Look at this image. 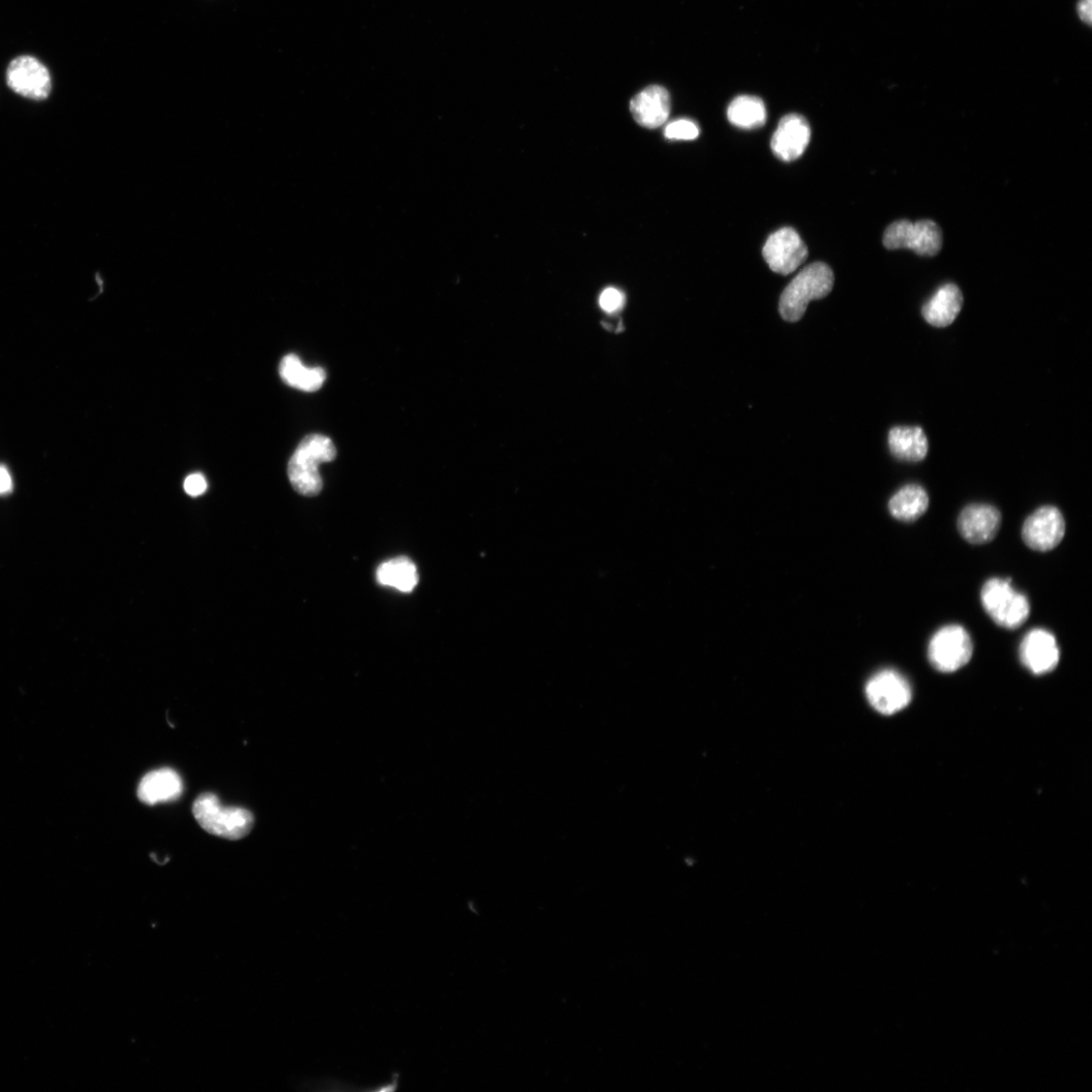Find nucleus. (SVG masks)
I'll return each mask as SVG.
<instances>
[{"mask_svg": "<svg viewBox=\"0 0 1092 1092\" xmlns=\"http://www.w3.org/2000/svg\"><path fill=\"white\" fill-rule=\"evenodd\" d=\"M337 454L336 445L327 436L312 434L303 438L288 467L293 488L302 496H317L323 488L319 466L336 460Z\"/></svg>", "mask_w": 1092, "mask_h": 1092, "instance_id": "1", "label": "nucleus"}, {"mask_svg": "<svg viewBox=\"0 0 1092 1092\" xmlns=\"http://www.w3.org/2000/svg\"><path fill=\"white\" fill-rule=\"evenodd\" d=\"M834 272L829 265L815 262L805 267L784 290L779 302L782 318L788 322L799 321L814 299L827 296L833 290Z\"/></svg>", "mask_w": 1092, "mask_h": 1092, "instance_id": "2", "label": "nucleus"}, {"mask_svg": "<svg viewBox=\"0 0 1092 1092\" xmlns=\"http://www.w3.org/2000/svg\"><path fill=\"white\" fill-rule=\"evenodd\" d=\"M193 813L206 833L231 841L246 838L254 825V816L250 810L222 806L212 794L200 796L194 802Z\"/></svg>", "mask_w": 1092, "mask_h": 1092, "instance_id": "3", "label": "nucleus"}, {"mask_svg": "<svg viewBox=\"0 0 1092 1092\" xmlns=\"http://www.w3.org/2000/svg\"><path fill=\"white\" fill-rule=\"evenodd\" d=\"M980 597L984 611L1000 627L1018 629L1029 616L1028 599L1013 587L1010 579L988 580L981 589Z\"/></svg>", "mask_w": 1092, "mask_h": 1092, "instance_id": "4", "label": "nucleus"}, {"mask_svg": "<svg viewBox=\"0 0 1092 1092\" xmlns=\"http://www.w3.org/2000/svg\"><path fill=\"white\" fill-rule=\"evenodd\" d=\"M974 655V642L961 625L951 624L939 628L928 648L931 664L938 672L953 673L969 662Z\"/></svg>", "mask_w": 1092, "mask_h": 1092, "instance_id": "5", "label": "nucleus"}, {"mask_svg": "<svg viewBox=\"0 0 1092 1092\" xmlns=\"http://www.w3.org/2000/svg\"><path fill=\"white\" fill-rule=\"evenodd\" d=\"M884 245L889 250H909L921 256H934L943 247V233L936 223L906 220L891 224L886 231Z\"/></svg>", "mask_w": 1092, "mask_h": 1092, "instance_id": "6", "label": "nucleus"}, {"mask_svg": "<svg viewBox=\"0 0 1092 1092\" xmlns=\"http://www.w3.org/2000/svg\"><path fill=\"white\" fill-rule=\"evenodd\" d=\"M1066 531L1064 514L1054 506H1044L1025 520L1022 537L1030 550L1045 553L1057 548Z\"/></svg>", "mask_w": 1092, "mask_h": 1092, "instance_id": "7", "label": "nucleus"}, {"mask_svg": "<svg viewBox=\"0 0 1092 1092\" xmlns=\"http://www.w3.org/2000/svg\"><path fill=\"white\" fill-rule=\"evenodd\" d=\"M870 705L880 713L893 714L912 702L913 691L907 679L894 670H884L874 675L866 686Z\"/></svg>", "mask_w": 1092, "mask_h": 1092, "instance_id": "8", "label": "nucleus"}, {"mask_svg": "<svg viewBox=\"0 0 1092 1092\" xmlns=\"http://www.w3.org/2000/svg\"><path fill=\"white\" fill-rule=\"evenodd\" d=\"M7 81L15 93L34 101L47 99L52 89L48 68L32 56L14 59L8 68Z\"/></svg>", "mask_w": 1092, "mask_h": 1092, "instance_id": "9", "label": "nucleus"}, {"mask_svg": "<svg viewBox=\"0 0 1092 1092\" xmlns=\"http://www.w3.org/2000/svg\"><path fill=\"white\" fill-rule=\"evenodd\" d=\"M763 256L774 272L788 276L806 260L808 250L795 229L782 228L766 241Z\"/></svg>", "mask_w": 1092, "mask_h": 1092, "instance_id": "10", "label": "nucleus"}, {"mask_svg": "<svg viewBox=\"0 0 1092 1092\" xmlns=\"http://www.w3.org/2000/svg\"><path fill=\"white\" fill-rule=\"evenodd\" d=\"M1020 659L1026 669L1035 675L1054 671L1060 660L1056 637L1044 628L1031 629L1021 643Z\"/></svg>", "mask_w": 1092, "mask_h": 1092, "instance_id": "11", "label": "nucleus"}, {"mask_svg": "<svg viewBox=\"0 0 1092 1092\" xmlns=\"http://www.w3.org/2000/svg\"><path fill=\"white\" fill-rule=\"evenodd\" d=\"M810 127L800 114L785 115L775 131L771 148L780 160L792 162L802 157L810 142Z\"/></svg>", "mask_w": 1092, "mask_h": 1092, "instance_id": "12", "label": "nucleus"}, {"mask_svg": "<svg viewBox=\"0 0 1092 1092\" xmlns=\"http://www.w3.org/2000/svg\"><path fill=\"white\" fill-rule=\"evenodd\" d=\"M957 525L961 536L969 543H988L1000 529L1001 514L988 504H971L960 513Z\"/></svg>", "mask_w": 1092, "mask_h": 1092, "instance_id": "13", "label": "nucleus"}, {"mask_svg": "<svg viewBox=\"0 0 1092 1092\" xmlns=\"http://www.w3.org/2000/svg\"><path fill=\"white\" fill-rule=\"evenodd\" d=\"M630 111L637 124L648 129L659 128L670 115V95L662 86L651 85L632 99Z\"/></svg>", "mask_w": 1092, "mask_h": 1092, "instance_id": "14", "label": "nucleus"}, {"mask_svg": "<svg viewBox=\"0 0 1092 1092\" xmlns=\"http://www.w3.org/2000/svg\"><path fill=\"white\" fill-rule=\"evenodd\" d=\"M184 793V783L178 773L164 768L146 774L141 780L137 796L147 805L178 799Z\"/></svg>", "mask_w": 1092, "mask_h": 1092, "instance_id": "15", "label": "nucleus"}, {"mask_svg": "<svg viewBox=\"0 0 1092 1092\" xmlns=\"http://www.w3.org/2000/svg\"><path fill=\"white\" fill-rule=\"evenodd\" d=\"M963 306V295L954 284L940 287L925 303L923 316L932 326L944 328L951 325Z\"/></svg>", "mask_w": 1092, "mask_h": 1092, "instance_id": "16", "label": "nucleus"}, {"mask_svg": "<svg viewBox=\"0 0 1092 1092\" xmlns=\"http://www.w3.org/2000/svg\"><path fill=\"white\" fill-rule=\"evenodd\" d=\"M888 444L894 457L903 462H922L929 451V441L921 428L892 429L889 432Z\"/></svg>", "mask_w": 1092, "mask_h": 1092, "instance_id": "17", "label": "nucleus"}, {"mask_svg": "<svg viewBox=\"0 0 1092 1092\" xmlns=\"http://www.w3.org/2000/svg\"><path fill=\"white\" fill-rule=\"evenodd\" d=\"M930 505L927 491L920 484H906L889 501V512L902 523H914L922 518Z\"/></svg>", "mask_w": 1092, "mask_h": 1092, "instance_id": "18", "label": "nucleus"}, {"mask_svg": "<svg viewBox=\"0 0 1092 1092\" xmlns=\"http://www.w3.org/2000/svg\"><path fill=\"white\" fill-rule=\"evenodd\" d=\"M279 371L286 385L303 391H316L326 381V373L322 368H306L295 354L283 358Z\"/></svg>", "mask_w": 1092, "mask_h": 1092, "instance_id": "19", "label": "nucleus"}, {"mask_svg": "<svg viewBox=\"0 0 1092 1092\" xmlns=\"http://www.w3.org/2000/svg\"><path fill=\"white\" fill-rule=\"evenodd\" d=\"M378 582L401 592H412L419 582L417 568L407 558L390 560L378 569Z\"/></svg>", "mask_w": 1092, "mask_h": 1092, "instance_id": "20", "label": "nucleus"}, {"mask_svg": "<svg viewBox=\"0 0 1092 1092\" xmlns=\"http://www.w3.org/2000/svg\"><path fill=\"white\" fill-rule=\"evenodd\" d=\"M731 123L741 129H756L765 125L767 110L761 99L742 96L735 99L727 110Z\"/></svg>", "mask_w": 1092, "mask_h": 1092, "instance_id": "21", "label": "nucleus"}, {"mask_svg": "<svg viewBox=\"0 0 1092 1092\" xmlns=\"http://www.w3.org/2000/svg\"><path fill=\"white\" fill-rule=\"evenodd\" d=\"M664 136L670 140H694L700 128L690 119H678L665 128Z\"/></svg>", "mask_w": 1092, "mask_h": 1092, "instance_id": "22", "label": "nucleus"}, {"mask_svg": "<svg viewBox=\"0 0 1092 1092\" xmlns=\"http://www.w3.org/2000/svg\"><path fill=\"white\" fill-rule=\"evenodd\" d=\"M601 308L609 313H614L621 309L624 303V296L616 289H607L600 296Z\"/></svg>", "mask_w": 1092, "mask_h": 1092, "instance_id": "23", "label": "nucleus"}, {"mask_svg": "<svg viewBox=\"0 0 1092 1092\" xmlns=\"http://www.w3.org/2000/svg\"><path fill=\"white\" fill-rule=\"evenodd\" d=\"M185 491L192 497L203 495L207 488V482L202 474H193L185 480Z\"/></svg>", "mask_w": 1092, "mask_h": 1092, "instance_id": "24", "label": "nucleus"}, {"mask_svg": "<svg viewBox=\"0 0 1092 1092\" xmlns=\"http://www.w3.org/2000/svg\"><path fill=\"white\" fill-rule=\"evenodd\" d=\"M14 483L9 470L0 466V495H7L13 491Z\"/></svg>", "mask_w": 1092, "mask_h": 1092, "instance_id": "25", "label": "nucleus"}, {"mask_svg": "<svg viewBox=\"0 0 1092 1092\" xmlns=\"http://www.w3.org/2000/svg\"><path fill=\"white\" fill-rule=\"evenodd\" d=\"M1077 13L1083 23L1088 25L1092 23V0H1079L1077 5Z\"/></svg>", "mask_w": 1092, "mask_h": 1092, "instance_id": "26", "label": "nucleus"}]
</instances>
